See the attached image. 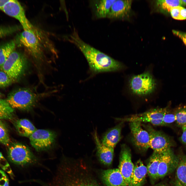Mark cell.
<instances>
[{"label":"cell","mask_w":186,"mask_h":186,"mask_svg":"<svg viewBox=\"0 0 186 186\" xmlns=\"http://www.w3.org/2000/svg\"><path fill=\"white\" fill-rule=\"evenodd\" d=\"M147 173V167L141 160H138L134 166L131 178V186H142Z\"/></svg>","instance_id":"d6986e66"},{"label":"cell","mask_w":186,"mask_h":186,"mask_svg":"<svg viewBox=\"0 0 186 186\" xmlns=\"http://www.w3.org/2000/svg\"><path fill=\"white\" fill-rule=\"evenodd\" d=\"M93 136L96 145L97 155L99 160L105 165H110L113 160L114 149L106 146L101 142L96 130L94 133Z\"/></svg>","instance_id":"2e32d148"},{"label":"cell","mask_w":186,"mask_h":186,"mask_svg":"<svg viewBox=\"0 0 186 186\" xmlns=\"http://www.w3.org/2000/svg\"><path fill=\"white\" fill-rule=\"evenodd\" d=\"M45 94L36 93L29 88H22L10 93L6 100L13 109L27 111L32 108Z\"/></svg>","instance_id":"277c9868"},{"label":"cell","mask_w":186,"mask_h":186,"mask_svg":"<svg viewBox=\"0 0 186 186\" xmlns=\"http://www.w3.org/2000/svg\"><path fill=\"white\" fill-rule=\"evenodd\" d=\"M124 122L121 121L107 131L103 136L101 142L106 146L114 149L121 138V131Z\"/></svg>","instance_id":"ac0fdd59"},{"label":"cell","mask_w":186,"mask_h":186,"mask_svg":"<svg viewBox=\"0 0 186 186\" xmlns=\"http://www.w3.org/2000/svg\"><path fill=\"white\" fill-rule=\"evenodd\" d=\"M119 163L118 168L128 186H131V178L134 168L132 162L130 149L126 145L121 146Z\"/></svg>","instance_id":"4fadbf2b"},{"label":"cell","mask_w":186,"mask_h":186,"mask_svg":"<svg viewBox=\"0 0 186 186\" xmlns=\"http://www.w3.org/2000/svg\"><path fill=\"white\" fill-rule=\"evenodd\" d=\"M172 17L177 20L186 19V9L181 6H178L173 8L170 12Z\"/></svg>","instance_id":"4316f807"},{"label":"cell","mask_w":186,"mask_h":186,"mask_svg":"<svg viewBox=\"0 0 186 186\" xmlns=\"http://www.w3.org/2000/svg\"><path fill=\"white\" fill-rule=\"evenodd\" d=\"M160 154L158 178L164 177L176 169L179 160L178 156L175 154L172 148Z\"/></svg>","instance_id":"5bb4252c"},{"label":"cell","mask_w":186,"mask_h":186,"mask_svg":"<svg viewBox=\"0 0 186 186\" xmlns=\"http://www.w3.org/2000/svg\"><path fill=\"white\" fill-rule=\"evenodd\" d=\"M175 112L176 118L175 123L176 125L181 127L186 124V106L180 108Z\"/></svg>","instance_id":"f1b7e54d"},{"label":"cell","mask_w":186,"mask_h":186,"mask_svg":"<svg viewBox=\"0 0 186 186\" xmlns=\"http://www.w3.org/2000/svg\"><path fill=\"white\" fill-rule=\"evenodd\" d=\"M141 122H130L129 126L131 136V141L134 146L138 150L146 151L149 147V133L142 127Z\"/></svg>","instance_id":"7c38bea8"},{"label":"cell","mask_w":186,"mask_h":186,"mask_svg":"<svg viewBox=\"0 0 186 186\" xmlns=\"http://www.w3.org/2000/svg\"><path fill=\"white\" fill-rule=\"evenodd\" d=\"M160 156V153L153 151L149 159L146 167L147 173L150 177L153 179L158 178V171Z\"/></svg>","instance_id":"7402d4cb"},{"label":"cell","mask_w":186,"mask_h":186,"mask_svg":"<svg viewBox=\"0 0 186 186\" xmlns=\"http://www.w3.org/2000/svg\"><path fill=\"white\" fill-rule=\"evenodd\" d=\"M181 5L182 6H186V0H181Z\"/></svg>","instance_id":"74e56055"},{"label":"cell","mask_w":186,"mask_h":186,"mask_svg":"<svg viewBox=\"0 0 186 186\" xmlns=\"http://www.w3.org/2000/svg\"><path fill=\"white\" fill-rule=\"evenodd\" d=\"M56 134L48 130L37 129L29 137L32 146L37 151L47 150L53 145Z\"/></svg>","instance_id":"30bf717a"},{"label":"cell","mask_w":186,"mask_h":186,"mask_svg":"<svg viewBox=\"0 0 186 186\" xmlns=\"http://www.w3.org/2000/svg\"><path fill=\"white\" fill-rule=\"evenodd\" d=\"M8 157L12 162L22 166L33 164L37 159L29 148L21 143H14L9 146Z\"/></svg>","instance_id":"ba28073f"},{"label":"cell","mask_w":186,"mask_h":186,"mask_svg":"<svg viewBox=\"0 0 186 186\" xmlns=\"http://www.w3.org/2000/svg\"><path fill=\"white\" fill-rule=\"evenodd\" d=\"M156 4L161 11L170 12L173 8L181 6V0H158L156 1Z\"/></svg>","instance_id":"484cf974"},{"label":"cell","mask_w":186,"mask_h":186,"mask_svg":"<svg viewBox=\"0 0 186 186\" xmlns=\"http://www.w3.org/2000/svg\"><path fill=\"white\" fill-rule=\"evenodd\" d=\"M10 142L7 129L4 123L0 120V143L9 146Z\"/></svg>","instance_id":"83f0119b"},{"label":"cell","mask_w":186,"mask_h":186,"mask_svg":"<svg viewBox=\"0 0 186 186\" xmlns=\"http://www.w3.org/2000/svg\"><path fill=\"white\" fill-rule=\"evenodd\" d=\"M14 109L6 99H0V119L10 120L14 115Z\"/></svg>","instance_id":"d4e9b609"},{"label":"cell","mask_w":186,"mask_h":186,"mask_svg":"<svg viewBox=\"0 0 186 186\" xmlns=\"http://www.w3.org/2000/svg\"><path fill=\"white\" fill-rule=\"evenodd\" d=\"M173 186H183L176 179Z\"/></svg>","instance_id":"8d00e7d4"},{"label":"cell","mask_w":186,"mask_h":186,"mask_svg":"<svg viewBox=\"0 0 186 186\" xmlns=\"http://www.w3.org/2000/svg\"><path fill=\"white\" fill-rule=\"evenodd\" d=\"M2 11L7 15L18 20L24 30H29L34 28L27 18L23 7L17 1L9 0Z\"/></svg>","instance_id":"8fae6325"},{"label":"cell","mask_w":186,"mask_h":186,"mask_svg":"<svg viewBox=\"0 0 186 186\" xmlns=\"http://www.w3.org/2000/svg\"><path fill=\"white\" fill-rule=\"evenodd\" d=\"M176 118L175 111L172 112L170 109L166 113L163 119V126H169L176 122Z\"/></svg>","instance_id":"f546056e"},{"label":"cell","mask_w":186,"mask_h":186,"mask_svg":"<svg viewBox=\"0 0 186 186\" xmlns=\"http://www.w3.org/2000/svg\"><path fill=\"white\" fill-rule=\"evenodd\" d=\"M178 156L179 160L176 169V179L183 186H186V155Z\"/></svg>","instance_id":"603a6c76"},{"label":"cell","mask_w":186,"mask_h":186,"mask_svg":"<svg viewBox=\"0 0 186 186\" xmlns=\"http://www.w3.org/2000/svg\"><path fill=\"white\" fill-rule=\"evenodd\" d=\"M0 186H9V180L5 173L0 169Z\"/></svg>","instance_id":"d6a6232c"},{"label":"cell","mask_w":186,"mask_h":186,"mask_svg":"<svg viewBox=\"0 0 186 186\" xmlns=\"http://www.w3.org/2000/svg\"><path fill=\"white\" fill-rule=\"evenodd\" d=\"M115 0H102L98 1L96 7L95 15L97 18L107 17L112 4Z\"/></svg>","instance_id":"cb8c5ba5"},{"label":"cell","mask_w":186,"mask_h":186,"mask_svg":"<svg viewBox=\"0 0 186 186\" xmlns=\"http://www.w3.org/2000/svg\"><path fill=\"white\" fill-rule=\"evenodd\" d=\"M172 32L180 38L186 46V33L176 30H173Z\"/></svg>","instance_id":"e575fe53"},{"label":"cell","mask_w":186,"mask_h":186,"mask_svg":"<svg viewBox=\"0 0 186 186\" xmlns=\"http://www.w3.org/2000/svg\"><path fill=\"white\" fill-rule=\"evenodd\" d=\"M128 85L133 94L142 97L152 94L157 87L155 79L151 72L148 71L131 77L129 80Z\"/></svg>","instance_id":"5b68a950"},{"label":"cell","mask_w":186,"mask_h":186,"mask_svg":"<svg viewBox=\"0 0 186 186\" xmlns=\"http://www.w3.org/2000/svg\"><path fill=\"white\" fill-rule=\"evenodd\" d=\"M182 133L179 138V140L182 144L186 147V124L181 127Z\"/></svg>","instance_id":"836d02e7"},{"label":"cell","mask_w":186,"mask_h":186,"mask_svg":"<svg viewBox=\"0 0 186 186\" xmlns=\"http://www.w3.org/2000/svg\"><path fill=\"white\" fill-rule=\"evenodd\" d=\"M158 186H168L166 185H161Z\"/></svg>","instance_id":"f35d334b"},{"label":"cell","mask_w":186,"mask_h":186,"mask_svg":"<svg viewBox=\"0 0 186 186\" xmlns=\"http://www.w3.org/2000/svg\"><path fill=\"white\" fill-rule=\"evenodd\" d=\"M17 46L15 40H12L0 44V69Z\"/></svg>","instance_id":"44dd1931"},{"label":"cell","mask_w":186,"mask_h":186,"mask_svg":"<svg viewBox=\"0 0 186 186\" xmlns=\"http://www.w3.org/2000/svg\"><path fill=\"white\" fill-rule=\"evenodd\" d=\"M1 96H2V94H1V93L0 92V98L1 97Z\"/></svg>","instance_id":"ab89813d"},{"label":"cell","mask_w":186,"mask_h":186,"mask_svg":"<svg viewBox=\"0 0 186 186\" xmlns=\"http://www.w3.org/2000/svg\"><path fill=\"white\" fill-rule=\"evenodd\" d=\"M9 0H0V10L2 11L3 7Z\"/></svg>","instance_id":"d590c367"},{"label":"cell","mask_w":186,"mask_h":186,"mask_svg":"<svg viewBox=\"0 0 186 186\" xmlns=\"http://www.w3.org/2000/svg\"><path fill=\"white\" fill-rule=\"evenodd\" d=\"M101 178L106 186H128L118 168L103 171Z\"/></svg>","instance_id":"e0dca14e"},{"label":"cell","mask_w":186,"mask_h":186,"mask_svg":"<svg viewBox=\"0 0 186 186\" xmlns=\"http://www.w3.org/2000/svg\"><path fill=\"white\" fill-rule=\"evenodd\" d=\"M12 82L9 77L5 72L2 70L0 71V87H7Z\"/></svg>","instance_id":"4dcf8cb0"},{"label":"cell","mask_w":186,"mask_h":186,"mask_svg":"<svg viewBox=\"0 0 186 186\" xmlns=\"http://www.w3.org/2000/svg\"><path fill=\"white\" fill-rule=\"evenodd\" d=\"M67 38L82 52L93 74L117 71L124 68V66L121 63L84 42L75 29Z\"/></svg>","instance_id":"6da1fadb"},{"label":"cell","mask_w":186,"mask_h":186,"mask_svg":"<svg viewBox=\"0 0 186 186\" xmlns=\"http://www.w3.org/2000/svg\"><path fill=\"white\" fill-rule=\"evenodd\" d=\"M17 45L23 47L26 52L37 63L44 61L45 45L49 44L48 38L34 27L32 29L24 30L15 40Z\"/></svg>","instance_id":"3957f363"},{"label":"cell","mask_w":186,"mask_h":186,"mask_svg":"<svg viewBox=\"0 0 186 186\" xmlns=\"http://www.w3.org/2000/svg\"><path fill=\"white\" fill-rule=\"evenodd\" d=\"M26 58L22 54L15 50L10 55L0 69L5 72L13 82L18 80L27 67Z\"/></svg>","instance_id":"8992f818"},{"label":"cell","mask_w":186,"mask_h":186,"mask_svg":"<svg viewBox=\"0 0 186 186\" xmlns=\"http://www.w3.org/2000/svg\"><path fill=\"white\" fill-rule=\"evenodd\" d=\"M169 109L168 106L164 108H156L142 113L132 115L127 117L118 119L117 120L123 122H149L154 126H163V118Z\"/></svg>","instance_id":"9c48e42d"},{"label":"cell","mask_w":186,"mask_h":186,"mask_svg":"<svg viewBox=\"0 0 186 186\" xmlns=\"http://www.w3.org/2000/svg\"><path fill=\"white\" fill-rule=\"evenodd\" d=\"M15 127L19 135L29 138L37 129L30 121L26 119L17 120L15 122Z\"/></svg>","instance_id":"ffe728a7"},{"label":"cell","mask_w":186,"mask_h":186,"mask_svg":"<svg viewBox=\"0 0 186 186\" xmlns=\"http://www.w3.org/2000/svg\"><path fill=\"white\" fill-rule=\"evenodd\" d=\"M64 164L50 186H99L88 169L81 163Z\"/></svg>","instance_id":"7a4b0ae2"},{"label":"cell","mask_w":186,"mask_h":186,"mask_svg":"<svg viewBox=\"0 0 186 186\" xmlns=\"http://www.w3.org/2000/svg\"><path fill=\"white\" fill-rule=\"evenodd\" d=\"M0 167L4 171L8 173L12 177H13V174L10 165L0 152Z\"/></svg>","instance_id":"1f68e13d"},{"label":"cell","mask_w":186,"mask_h":186,"mask_svg":"<svg viewBox=\"0 0 186 186\" xmlns=\"http://www.w3.org/2000/svg\"><path fill=\"white\" fill-rule=\"evenodd\" d=\"M141 125L149 133V147L154 152L160 154L175 146V143L171 137L163 132L155 130L150 125Z\"/></svg>","instance_id":"52a82bcc"},{"label":"cell","mask_w":186,"mask_h":186,"mask_svg":"<svg viewBox=\"0 0 186 186\" xmlns=\"http://www.w3.org/2000/svg\"><path fill=\"white\" fill-rule=\"evenodd\" d=\"M132 2L131 0H116L111 6L107 17L119 19L128 16L130 12Z\"/></svg>","instance_id":"9a60e30c"}]
</instances>
